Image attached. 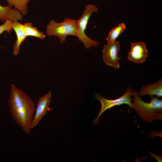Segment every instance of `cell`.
I'll return each mask as SVG.
<instances>
[{"mask_svg": "<svg viewBox=\"0 0 162 162\" xmlns=\"http://www.w3.org/2000/svg\"><path fill=\"white\" fill-rule=\"evenodd\" d=\"M120 44L118 41L107 43L104 45L103 49L102 58L105 64L116 69L120 68L119 62L122 58L118 56Z\"/></svg>", "mask_w": 162, "mask_h": 162, "instance_id": "obj_6", "label": "cell"}, {"mask_svg": "<svg viewBox=\"0 0 162 162\" xmlns=\"http://www.w3.org/2000/svg\"><path fill=\"white\" fill-rule=\"evenodd\" d=\"M8 105L15 122L25 133L29 134L35 110L34 101L26 93L12 84Z\"/></svg>", "mask_w": 162, "mask_h": 162, "instance_id": "obj_1", "label": "cell"}, {"mask_svg": "<svg viewBox=\"0 0 162 162\" xmlns=\"http://www.w3.org/2000/svg\"><path fill=\"white\" fill-rule=\"evenodd\" d=\"M23 29L27 36H34L41 39L45 38V35L34 27L31 22H28L24 23Z\"/></svg>", "mask_w": 162, "mask_h": 162, "instance_id": "obj_13", "label": "cell"}, {"mask_svg": "<svg viewBox=\"0 0 162 162\" xmlns=\"http://www.w3.org/2000/svg\"><path fill=\"white\" fill-rule=\"evenodd\" d=\"M23 15L17 10L9 5L3 7L0 5V20L5 22L9 20L13 22L22 20Z\"/></svg>", "mask_w": 162, "mask_h": 162, "instance_id": "obj_10", "label": "cell"}, {"mask_svg": "<svg viewBox=\"0 0 162 162\" xmlns=\"http://www.w3.org/2000/svg\"><path fill=\"white\" fill-rule=\"evenodd\" d=\"M52 92L49 91L38 100L35 108V113L32 120L31 129L37 126L43 117L49 110Z\"/></svg>", "mask_w": 162, "mask_h": 162, "instance_id": "obj_7", "label": "cell"}, {"mask_svg": "<svg viewBox=\"0 0 162 162\" xmlns=\"http://www.w3.org/2000/svg\"><path fill=\"white\" fill-rule=\"evenodd\" d=\"M14 22L9 20H7L4 23L0 26V35L4 32L6 31L9 34L12 30V26Z\"/></svg>", "mask_w": 162, "mask_h": 162, "instance_id": "obj_15", "label": "cell"}, {"mask_svg": "<svg viewBox=\"0 0 162 162\" xmlns=\"http://www.w3.org/2000/svg\"><path fill=\"white\" fill-rule=\"evenodd\" d=\"M12 29L15 32L17 36V40L13 46V54L17 55L19 52L20 46L26 37L23 29V25L18 21L14 22L12 27Z\"/></svg>", "mask_w": 162, "mask_h": 162, "instance_id": "obj_11", "label": "cell"}, {"mask_svg": "<svg viewBox=\"0 0 162 162\" xmlns=\"http://www.w3.org/2000/svg\"><path fill=\"white\" fill-rule=\"evenodd\" d=\"M131 49L128 54V58L134 63H141L145 62L148 55L146 44L142 42L131 43Z\"/></svg>", "mask_w": 162, "mask_h": 162, "instance_id": "obj_8", "label": "cell"}, {"mask_svg": "<svg viewBox=\"0 0 162 162\" xmlns=\"http://www.w3.org/2000/svg\"><path fill=\"white\" fill-rule=\"evenodd\" d=\"M133 102L131 108L134 109L139 117L146 122L162 120V99L154 96L149 103L143 101L136 91L133 92Z\"/></svg>", "mask_w": 162, "mask_h": 162, "instance_id": "obj_2", "label": "cell"}, {"mask_svg": "<svg viewBox=\"0 0 162 162\" xmlns=\"http://www.w3.org/2000/svg\"><path fill=\"white\" fill-rule=\"evenodd\" d=\"M148 152L150 153L151 156L154 157L156 159V160L158 162H161L162 161V156H159L156 155L154 154L151 152H150V151H148Z\"/></svg>", "mask_w": 162, "mask_h": 162, "instance_id": "obj_16", "label": "cell"}, {"mask_svg": "<svg viewBox=\"0 0 162 162\" xmlns=\"http://www.w3.org/2000/svg\"><path fill=\"white\" fill-rule=\"evenodd\" d=\"M9 4V5L12 7L14 6V8L18 10L23 15H25L28 13V8L27 4L30 0H5Z\"/></svg>", "mask_w": 162, "mask_h": 162, "instance_id": "obj_12", "label": "cell"}, {"mask_svg": "<svg viewBox=\"0 0 162 162\" xmlns=\"http://www.w3.org/2000/svg\"><path fill=\"white\" fill-rule=\"evenodd\" d=\"M139 95L144 97L149 95L151 97L155 96L158 97L162 96V79H160L153 83L142 86Z\"/></svg>", "mask_w": 162, "mask_h": 162, "instance_id": "obj_9", "label": "cell"}, {"mask_svg": "<svg viewBox=\"0 0 162 162\" xmlns=\"http://www.w3.org/2000/svg\"><path fill=\"white\" fill-rule=\"evenodd\" d=\"M126 28L125 24L123 23H119L117 26L112 28L109 32L106 38L107 43L113 42Z\"/></svg>", "mask_w": 162, "mask_h": 162, "instance_id": "obj_14", "label": "cell"}, {"mask_svg": "<svg viewBox=\"0 0 162 162\" xmlns=\"http://www.w3.org/2000/svg\"><path fill=\"white\" fill-rule=\"evenodd\" d=\"M133 91L131 87H128L123 95L114 100L107 99L99 93H96L95 95V98L100 102L101 106L96 118L93 121V124H97L99 123V118L103 113L107 110L110 109L115 106L127 104L129 105V108H131L132 105V101L133 100V99L131 97L133 94Z\"/></svg>", "mask_w": 162, "mask_h": 162, "instance_id": "obj_5", "label": "cell"}, {"mask_svg": "<svg viewBox=\"0 0 162 162\" xmlns=\"http://www.w3.org/2000/svg\"><path fill=\"white\" fill-rule=\"evenodd\" d=\"M77 28L76 20L66 17L62 22L58 23L52 20L46 26V34L49 36L57 37L62 43L66 41L67 36H76Z\"/></svg>", "mask_w": 162, "mask_h": 162, "instance_id": "obj_3", "label": "cell"}, {"mask_svg": "<svg viewBox=\"0 0 162 162\" xmlns=\"http://www.w3.org/2000/svg\"><path fill=\"white\" fill-rule=\"evenodd\" d=\"M98 11V8L94 4H88L85 6L82 16L79 19L76 20L77 30L76 36L87 49H89L92 46H98L100 44L99 42L89 38L85 32L92 14L93 12L97 13Z\"/></svg>", "mask_w": 162, "mask_h": 162, "instance_id": "obj_4", "label": "cell"}]
</instances>
